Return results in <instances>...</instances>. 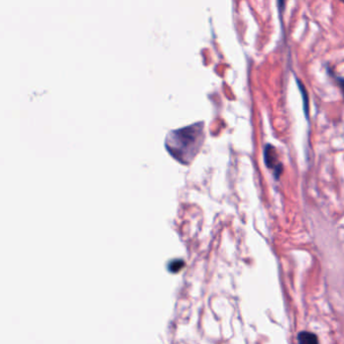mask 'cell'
I'll list each match as a JSON object with an SVG mask.
<instances>
[{
    "label": "cell",
    "mask_w": 344,
    "mask_h": 344,
    "mask_svg": "<svg viewBox=\"0 0 344 344\" xmlns=\"http://www.w3.org/2000/svg\"><path fill=\"white\" fill-rule=\"evenodd\" d=\"M298 85H299V88H300V91L301 93L304 95V105H305V111H306V114L308 115V99H307V91L304 87V85L298 80Z\"/></svg>",
    "instance_id": "4"
},
{
    "label": "cell",
    "mask_w": 344,
    "mask_h": 344,
    "mask_svg": "<svg viewBox=\"0 0 344 344\" xmlns=\"http://www.w3.org/2000/svg\"><path fill=\"white\" fill-rule=\"evenodd\" d=\"M336 81L338 82V85L340 86L344 95V78H336Z\"/></svg>",
    "instance_id": "5"
},
{
    "label": "cell",
    "mask_w": 344,
    "mask_h": 344,
    "mask_svg": "<svg viewBox=\"0 0 344 344\" xmlns=\"http://www.w3.org/2000/svg\"><path fill=\"white\" fill-rule=\"evenodd\" d=\"M279 5H280V9L283 10L285 6V0H279Z\"/></svg>",
    "instance_id": "6"
},
{
    "label": "cell",
    "mask_w": 344,
    "mask_h": 344,
    "mask_svg": "<svg viewBox=\"0 0 344 344\" xmlns=\"http://www.w3.org/2000/svg\"><path fill=\"white\" fill-rule=\"evenodd\" d=\"M341 1H342V2H344V0H341Z\"/></svg>",
    "instance_id": "7"
},
{
    "label": "cell",
    "mask_w": 344,
    "mask_h": 344,
    "mask_svg": "<svg viewBox=\"0 0 344 344\" xmlns=\"http://www.w3.org/2000/svg\"><path fill=\"white\" fill-rule=\"evenodd\" d=\"M203 142V125L195 124L190 127L169 133L166 147L168 152L182 164H190L198 153Z\"/></svg>",
    "instance_id": "1"
},
{
    "label": "cell",
    "mask_w": 344,
    "mask_h": 344,
    "mask_svg": "<svg viewBox=\"0 0 344 344\" xmlns=\"http://www.w3.org/2000/svg\"><path fill=\"white\" fill-rule=\"evenodd\" d=\"M276 150L272 146H267L265 150V162L269 169L274 170V175L279 176L282 172V165L278 162Z\"/></svg>",
    "instance_id": "2"
},
{
    "label": "cell",
    "mask_w": 344,
    "mask_h": 344,
    "mask_svg": "<svg viewBox=\"0 0 344 344\" xmlns=\"http://www.w3.org/2000/svg\"><path fill=\"white\" fill-rule=\"evenodd\" d=\"M298 341L300 343L315 344L318 343V338L315 334L304 331L298 335Z\"/></svg>",
    "instance_id": "3"
}]
</instances>
